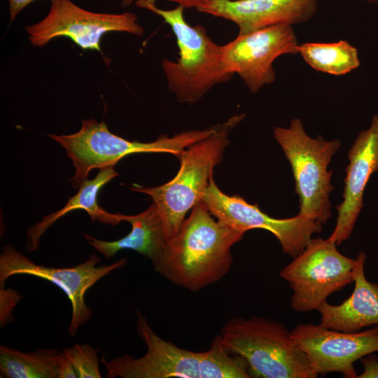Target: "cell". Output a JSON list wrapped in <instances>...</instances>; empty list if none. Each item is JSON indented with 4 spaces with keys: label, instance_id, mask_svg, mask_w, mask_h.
I'll use <instances>...</instances> for the list:
<instances>
[{
    "label": "cell",
    "instance_id": "1",
    "mask_svg": "<svg viewBox=\"0 0 378 378\" xmlns=\"http://www.w3.org/2000/svg\"><path fill=\"white\" fill-rule=\"evenodd\" d=\"M212 216L201 202L192 209L153 265L160 275L176 286L198 291L229 272L233 260L231 248L244 233Z\"/></svg>",
    "mask_w": 378,
    "mask_h": 378
},
{
    "label": "cell",
    "instance_id": "2",
    "mask_svg": "<svg viewBox=\"0 0 378 378\" xmlns=\"http://www.w3.org/2000/svg\"><path fill=\"white\" fill-rule=\"evenodd\" d=\"M136 330L147 347L139 358L125 354L101 361L109 378H249L248 368L239 356L229 354L219 335L210 348L195 352L176 346L158 336L146 318L136 311Z\"/></svg>",
    "mask_w": 378,
    "mask_h": 378
},
{
    "label": "cell",
    "instance_id": "3",
    "mask_svg": "<svg viewBox=\"0 0 378 378\" xmlns=\"http://www.w3.org/2000/svg\"><path fill=\"white\" fill-rule=\"evenodd\" d=\"M135 5L161 17L171 27L179 50L176 61L164 59L162 67L169 90L179 103L193 104L215 85L228 82L234 75L225 68L221 46L201 25L191 26L184 18V8L164 10L146 0Z\"/></svg>",
    "mask_w": 378,
    "mask_h": 378
},
{
    "label": "cell",
    "instance_id": "4",
    "mask_svg": "<svg viewBox=\"0 0 378 378\" xmlns=\"http://www.w3.org/2000/svg\"><path fill=\"white\" fill-rule=\"evenodd\" d=\"M218 335L229 354L245 360L251 377H318L283 323L260 316L234 318Z\"/></svg>",
    "mask_w": 378,
    "mask_h": 378
},
{
    "label": "cell",
    "instance_id": "5",
    "mask_svg": "<svg viewBox=\"0 0 378 378\" xmlns=\"http://www.w3.org/2000/svg\"><path fill=\"white\" fill-rule=\"evenodd\" d=\"M245 117L234 115L217 125L209 136L186 148L180 157L181 166L169 182L157 187L134 184L131 190L149 195L163 222L167 241L178 232L188 211L201 200L213 176L215 166L221 162L229 144V134Z\"/></svg>",
    "mask_w": 378,
    "mask_h": 378
},
{
    "label": "cell",
    "instance_id": "6",
    "mask_svg": "<svg viewBox=\"0 0 378 378\" xmlns=\"http://www.w3.org/2000/svg\"><path fill=\"white\" fill-rule=\"evenodd\" d=\"M80 129L67 135L48 134L59 144L72 160L75 173L70 179L78 188L94 169L114 167L122 158L139 153H168L180 158L183 152L216 130L217 125L204 130H187L172 137L160 136L152 142L127 140L113 134L104 121L82 120Z\"/></svg>",
    "mask_w": 378,
    "mask_h": 378
},
{
    "label": "cell",
    "instance_id": "7",
    "mask_svg": "<svg viewBox=\"0 0 378 378\" xmlns=\"http://www.w3.org/2000/svg\"><path fill=\"white\" fill-rule=\"evenodd\" d=\"M273 135L292 169L300 202L298 215L325 224L332 217L330 194L333 190L332 171L328 166L341 141L311 137L299 118L291 119L287 127H274Z\"/></svg>",
    "mask_w": 378,
    "mask_h": 378
},
{
    "label": "cell",
    "instance_id": "8",
    "mask_svg": "<svg viewBox=\"0 0 378 378\" xmlns=\"http://www.w3.org/2000/svg\"><path fill=\"white\" fill-rule=\"evenodd\" d=\"M335 242L312 239L304 250L279 272L293 290L290 307L298 312L317 310L328 297L354 282L355 259L342 254Z\"/></svg>",
    "mask_w": 378,
    "mask_h": 378
},
{
    "label": "cell",
    "instance_id": "9",
    "mask_svg": "<svg viewBox=\"0 0 378 378\" xmlns=\"http://www.w3.org/2000/svg\"><path fill=\"white\" fill-rule=\"evenodd\" d=\"M100 262L101 258L93 253L85 262L74 267H46L35 263L13 246L6 245L0 254V288H5L6 280L18 274L41 278L55 284L71 302L72 312L69 335L74 337L92 315L85 301L88 290L112 271L124 267L127 259L122 258L111 265L97 266Z\"/></svg>",
    "mask_w": 378,
    "mask_h": 378
},
{
    "label": "cell",
    "instance_id": "10",
    "mask_svg": "<svg viewBox=\"0 0 378 378\" xmlns=\"http://www.w3.org/2000/svg\"><path fill=\"white\" fill-rule=\"evenodd\" d=\"M50 2L46 16L25 27L30 43L34 46L43 47L55 38L66 37L83 50L101 52V39L106 33L125 32L138 36L144 33L134 13H94L71 0Z\"/></svg>",
    "mask_w": 378,
    "mask_h": 378
},
{
    "label": "cell",
    "instance_id": "11",
    "mask_svg": "<svg viewBox=\"0 0 378 378\" xmlns=\"http://www.w3.org/2000/svg\"><path fill=\"white\" fill-rule=\"evenodd\" d=\"M218 220L245 233L262 229L272 233L281 244L283 253L293 258L309 244L312 235L322 231V224L299 215L288 218H275L262 211L257 204L248 203L239 195L222 192L213 176L202 193L200 202Z\"/></svg>",
    "mask_w": 378,
    "mask_h": 378
},
{
    "label": "cell",
    "instance_id": "12",
    "mask_svg": "<svg viewBox=\"0 0 378 378\" xmlns=\"http://www.w3.org/2000/svg\"><path fill=\"white\" fill-rule=\"evenodd\" d=\"M299 43L293 25L279 24L239 35L221 46L223 62L230 74H237L251 93L276 79L275 59L298 54Z\"/></svg>",
    "mask_w": 378,
    "mask_h": 378
},
{
    "label": "cell",
    "instance_id": "13",
    "mask_svg": "<svg viewBox=\"0 0 378 378\" xmlns=\"http://www.w3.org/2000/svg\"><path fill=\"white\" fill-rule=\"evenodd\" d=\"M290 336L317 375L335 372L346 378H357L355 362L378 351V325L346 332L307 323L296 326Z\"/></svg>",
    "mask_w": 378,
    "mask_h": 378
},
{
    "label": "cell",
    "instance_id": "14",
    "mask_svg": "<svg viewBox=\"0 0 378 378\" xmlns=\"http://www.w3.org/2000/svg\"><path fill=\"white\" fill-rule=\"evenodd\" d=\"M347 158L343 201L336 206L337 217L328 238L340 245L349 239L363 206V194L371 175L378 170V114L368 128L358 133Z\"/></svg>",
    "mask_w": 378,
    "mask_h": 378
},
{
    "label": "cell",
    "instance_id": "15",
    "mask_svg": "<svg viewBox=\"0 0 378 378\" xmlns=\"http://www.w3.org/2000/svg\"><path fill=\"white\" fill-rule=\"evenodd\" d=\"M318 0H209L198 11L234 22L239 35L267 27L306 22L317 13Z\"/></svg>",
    "mask_w": 378,
    "mask_h": 378
},
{
    "label": "cell",
    "instance_id": "16",
    "mask_svg": "<svg viewBox=\"0 0 378 378\" xmlns=\"http://www.w3.org/2000/svg\"><path fill=\"white\" fill-rule=\"evenodd\" d=\"M366 258L363 251L356 258L354 288L351 295L340 304L332 305L326 302L317 309L321 314V326L353 332L378 325V284L370 282L365 277Z\"/></svg>",
    "mask_w": 378,
    "mask_h": 378
},
{
    "label": "cell",
    "instance_id": "17",
    "mask_svg": "<svg viewBox=\"0 0 378 378\" xmlns=\"http://www.w3.org/2000/svg\"><path fill=\"white\" fill-rule=\"evenodd\" d=\"M121 221L130 223V232L114 241L98 239L83 234L86 241L106 259H111L122 249H132L150 259L153 266L160 258L167 239L162 220L157 206L153 203L144 211L135 215L120 214Z\"/></svg>",
    "mask_w": 378,
    "mask_h": 378
},
{
    "label": "cell",
    "instance_id": "18",
    "mask_svg": "<svg viewBox=\"0 0 378 378\" xmlns=\"http://www.w3.org/2000/svg\"><path fill=\"white\" fill-rule=\"evenodd\" d=\"M118 175L113 167L100 169L92 179H85L80 185L76 195L69 198L66 204L58 211L42 218L41 220L31 226L27 232L26 248L28 251H36L45 232L56 220L66 214L83 209L90 216L92 221L117 225L121 221L120 214H111L98 204V194L101 188Z\"/></svg>",
    "mask_w": 378,
    "mask_h": 378
},
{
    "label": "cell",
    "instance_id": "19",
    "mask_svg": "<svg viewBox=\"0 0 378 378\" xmlns=\"http://www.w3.org/2000/svg\"><path fill=\"white\" fill-rule=\"evenodd\" d=\"M61 356L62 351L54 348L23 352L1 345V377L59 378Z\"/></svg>",
    "mask_w": 378,
    "mask_h": 378
},
{
    "label": "cell",
    "instance_id": "20",
    "mask_svg": "<svg viewBox=\"0 0 378 378\" xmlns=\"http://www.w3.org/2000/svg\"><path fill=\"white\" fill-rule=\"evenodd\" d=\"M298 54L313 69L333 76H343L359 67L357 49L346 40L333 43H304Z\"/></svg>",
    "mask_w": 378,
    "mask_h": 378
},
{
    "label": "cell",
    "instance_id": "21",
    "mask_svg": "<svg viewBox=\"0 0 378 378\" xmlns=\"http://www.w3.org/2000/svg\"><path fill=\"white\" fill-rule=\"evenodd\" d=\"M74 366L79 378L102 377L98 349L88 344L76 343L71 347L62 349Z\"/></svg>",
    "mask_w": 378,
    "mask_h": 378
},
{
    "label": "cell",
    "instance_id": "22",
    "mask_svg": "<svg viewBox=\"0 0 378 378\" xmlns=\"http://www.w3.org/2000/svg\"><path fill=\"white\" fill-rule=\"evenodd\" d=\"M363 371L357 378H378V356L370 354L361 359Z\"/></svg>",
    "mask_w": 378,
    "mask_h": 378
},
{
    "label": "cell",
    "instance_id": "23",
    "mask_svg": "<svg viewBox=\"0 0 378 378\" xmlns=\"http://www.w3.org/2000/svg\"><path fill=\"white\" fill-rule=\"evenodd\" d=\"M77 378V372L66 356V355L62 351V356L60 360L59 366V378Z\"/></svg>",
    "mask_w": 378,
    "mask_h": 378
},
{
    "label": "cell",
    "instance_id": "24",
    "mask_svg": "<svg viewBox=\"0 0 378 378\" xmlns=\"http://www.w3.org/2000/svg\"><path fill=\"white\" fill-rule=\"evenodd\" d=\"M36 0H8L9 16L10 21H13L16 16L29 4ZM50 1L52 0H50Z\"/></svg>",
    "mask_w": 378,
    "mask_h": 378
},
{
    "label": "cell",
    "instance_id": "25",
    "mask_svg": "<svg viewBox=\"0 0 378 378\" xmlns=\"http://www.w3.org/2000/svg\"><path fill=\"white\" fill-rule=\"evenodd\" d=\"M176 3L178 6H181L184 8H195L199 10L205 6L209 0H165Z\"/></svg>",
    "mask_w": 378,
    "mask_h": 378
},
{
    "label": "cell",
    "instance_id": "26",
    "mask_svg": "<svg viewBox=\"0 0 378 378\" xmlns=\"http://www.w3.org/2000/svg\"><path fill=\"white\" fill-rule=\"evenodd\" d=\"M120 1L121 6L124 8L129 7L134 2V0H120ZM146 1H147L150 4L155 5L156 0H146Z\"/></svg>",
    "mask_w": 378,
    "mask_h": 378
},
{
    "label": "cell",
    "instance_id": "27",
    "mask_svg": "<svg viewBox=\"0 0 378 378\" xmlns=\"http://www.w3.org/2000/svg\"><path fill=\"white\" fill-rule=\"evenodd\" d=\"M370 4H376L378 3V0H363Z\"/></svg>",
    "mask_w": 378,
    "mask_h": 378
}]
</instances>
